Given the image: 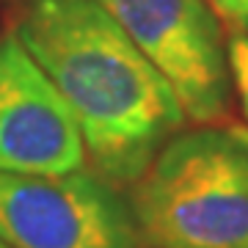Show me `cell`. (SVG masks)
<instances>
[{"label": "cell", "mask_w": 248, "mask_h": 248, "mask_svg": "<svg viewBox=\"0 0 248 248\" xmlns=\"http://www.w3.org/2000/svg\"><path fill=\"white\" fill-rule=\"evenodd\" d=\"M11 33L75 116L86 157L133 185L185 124L171 86L99 0H17Z\"/></svg>", "instance_id": "6da1fadb"}, {"label": "cell", "mask_w": 248, "mask_h": 248, "mask_svg": "<svg viewBox=\"0 0 248 248\" xmlns=\"http://www.w3.org/2000/svg\"><path fill=\"white\" fill-rule=\"evenodd\" d=\"M141 248H248V138L223 127L171 135L133 182Z\"/></svg>", "instance_id": "7a4b0ae2"}, {"label": "cell", "mask_w": 248, "mask_h": 248, "mask_svg": "<svg viewBox=\"0 0 248 248\" xmlns=\"http://www.w3.org/2000/svg\"><path fill=\"white\" fill-rule=\"evenodd\" d=\"M143 58L163 75L185 119L218 122L229 108L223 22L207 0H99Z\"/></svg>", "instance_id": "3957f363"}, {"label": "cell", "mask_w": 248, "mask_h": 248, "mask_svg": "<svg viewBox=\"0 0 248 248\" xmlns=\"http://www.w3.org/2000/svg\"><path fill=\"white\" fill-rule=\"evenodd\" d=\"M0 243L9 248H141L130 202L99 174L0 171Z\"/></svg>", "instance_id": "277c9868"}, {"label": "cell", "mask_w": 248, "mask_h": 248, "mask_svg": "<svg viewBox=\"0 0 248 248\" xmlns=\"http://www.w3.org/2000/svg\"><path fill=\"white\" fill-rule=\"evenodd\" d=\"M86 166L75 116L11 31L0 36V171L72 174Z\"/></svg>", "instance_id": "5b68a950"}, {"label": "cell", "mask_w": 248, "mask_h": 248, "mask_svg": "<svg viewBox=\"0 0 248 248\" xmlns=\"http://www.w3.org/2000/svg\"><path fill=\"white\" fill-rule=\"evenodd\" d=\"M226 55H229V78L232 86L237 91L243 113L248 119V33H234L226 45Z\"/></svg>", "instance_id": "8992f818"}, {"label": "cell", "mask_w": 248, "mask_h": 248, "mask_svg": "<svg viewBox=\"0 0 248 248\" xmlns=\"http://www.w3.org/2000/svg\"><path fill=\"white\" fill-rule=\"evenodd\" d=\"M207 6L234 33H248V0H207Z\"/></svg>", "instance_id": "52a82bcc"}, {"label": "cell", "mask_w": 248, "mask_h": 248, "mask_svg": "<svg viewBox=\"0 0 248 248\" xmlns=\"http://www.w3.org/2000/svg\"><path fill=\"white\" fill-rule=\"evenodd\" d=\"M0 248H9V246H6V243H0Z\"/></svg>", "instance_id": "ba28073f"}]
</instances>
